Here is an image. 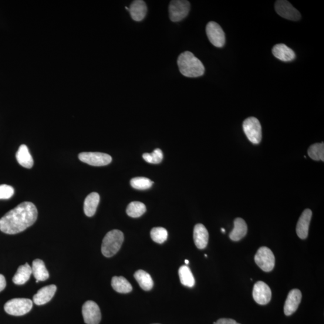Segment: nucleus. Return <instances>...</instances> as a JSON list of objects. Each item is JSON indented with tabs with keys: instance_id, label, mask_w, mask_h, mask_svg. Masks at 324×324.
I'll return each mask as SVG.
<instances>
[{
	"instance_id": "obj_10",
	"label": "nucleus",
	"mask_w": 324,
	"mask_h": 324,
	"mask_svg": "<svg viewBox=\"0 0 324 324\" xmlns=\"http://www.w3.org/2000/svg\"><path fill=\"white\" fill-rule=\"evenodd\" d=\"M83 315L87 324H99L102 318L99 306L93 301H87L83 306Z\"/></svg>"
},
{
	"instance_id": "obj_25",
	"label": "nucleus",
	"mask_w": 324,
	"mask_h": 324,
	"mask_svg": "<svg viewBox=\"0 0 324 324\" xmlns=\"http://www.w3.org/2000/svg\"><path fill=\"white\" fill-rule=\"evenodd\" d=\"M137 281L144 291H150L153 287V281L151 276L143 269L138 270L134 274Z\"/></svg>"
},
{
	"instance_id": "obj_12",
	"label": "nucleus",
	"mask_w": 324,
	"mask_h": 324,
	"mask_svg": "<svg viewBox=\"0 0 324 324\" xmlns=\"http://www.w3.org/2000/svg\"><path fill=\"white\" fill-rule=\"evenodd\" d=\"M253 297L255 301L260 305H265L272 299V291L265 283L256 282L253 289Z\"/></svg>"
},
{
	"instance_id": "obj_39",
	"label": "nucleus",
	"mask_w": 324,
	"mask_h": 324,
	"mask_svg": "<svg viewBox=\"0 0 324 324\" xmlns=\"http://www.w3.org/2000/svg\"><path fill=\"white\" fill-rule=\"evenodd\" d=\"M154 324H158V323H154Z\"/></svg>"
},
{
	"instance_id": "obj_19",
	"label": "nucleus",
	"mask_w": 324,
	"mask_h": 324,
	"mask_svg": "<svg viewBox=\"0 0 324 324\" xmlns=\"http://www.w3.org/2000/svg\"><path fill=\"white\" fill-rule=\"evenodd\" d=\"M32 269V274L36 279L37 283L39 281H45L49 278V272L42 260L39 259L34 260Z\"/></svg>"
},
{
	"instance_id": "obj_31",
	"label": "nucleus",
	"mask_w": 324,
	"mask_h": 324,
	"mask_svg": "<svg viewBox=\"0 0 324 324\" xmlns=\"http://www.w3.org/2000/svg\"><path fill=\"white\" fill-rule=\"evenodd\" d=\"M143 157L148 163L157 164L163 160L164 155L162 151L159 148H157L151 153H144Z\"/></svg>"
},
{
	"instance_id": "obj_4",
	"label": "nucleus",
	"mask_w": 324,
	"mask_h": 324,
	"mask_svg": "<svg viewBox=\"0 0 324 324\" xmlns=\"http://www.w3.org/2000/svg\"><path fill=\"white\" fill-rule=\"evenodd\" d=\"M33 308V302L28 299H13L5 304V310L13 316H22L29 313Z\"/></svg>"
},
{
	"instance_id": "obj_18",
	"label": "nucleus",
	"mask_w": 324,
	"mask_h": 324,
	"mask_svg": "<svg viewBox=\"0 0 324 324\" xmlns=\"http://www.w3.org/2000/svg\"><path fill=\"white\" fill-rule=\"evenodd\" d=\"M272 53L276 58L282 62H291L295 58V52L285 44H278L274 46L272 49Z\"/></svg>"
},
{
	"instance_id": "obj_23",
	"label": "nucleus",
	"mask_w": 324,
	"mask_h": 324,
	"mask_svg": "<svg viewBox=\"0 0 324 324\" xmlns=\"http://www.w3.org/2000/svg\"><path fill=\"white\" fill-rule=\"evenodd\" d=\"M32 275V267L28 263H26L25 264L19 266L16 274L13 276L12 281L16 285H23L29 281Z\"/></svg>"
},
{
	"instance_id": "obj_9",
	"label": "nucleus",
	"mask_w": 324,
	"mask_h": 324,
	"mask_svg": "<svg viewBox=\"0 0 324 324\" xmlns=\"http://www.w3.org/2000/svg\"><path fill=\"white\" fill-rule=\"evenodd\" d=\"M206 33L209 40L217 48H222L225 44V35L222 27L214 21L209 22L206 26Z\"/></svg>"
},
{
	"instance_id": "obj_20",
	"label": "nucleus",
	"mask_w": 324,
	"mask_h": 324,
	"mask_svg": "<svg viewBox=\"0 0 324 324\" xmlns=\"http://www.w3.org/2000/svg\"><path fill=\"white\" fill-rule=\"evenodd\" d=\"M99 202L100 196L96 192H93L87 196L84 201V210L88 217H92L95 214Z\"/></svg>"
},
{
	"instance_id": "obj_14",
	"label": "nucleus",
	"mask_w": 324,
	"mask_h": 324,
	"mask_svg": "<svg viewBox=\"0 0 324 324\" xmlns=\"http://www.w3.org/2000/svg\"><path fill=\"white\" fill-rule=\"evenodd\" d=\"M312 212L310 209H306L303 212L297 223L296 231L299 238L305 239L308 237L309 228L311 221Z\"/></svg>"
},
{
	"instance_id": "obj_5",
	"label": "nucleus",
	"mask_w": 324,
	"mask_h": 324,
	"mask_svg": "<svg viewBox=\"0 0 324 324\" xmlns=\"http://www.w3.org/2000/svg\"><path fill=\"white\" fill-rule=\"evenodd\" d=\"M242 127L246 137L252 143H260L262 140V128L259 121L256 118H248L243 122Z\"/></svg>"
},
{
	"instance_id": "obj_29",
	"label": "nucleus",
	"mask_w": 324,
	"mask_h": 324,
	"mask_svg": "<svg viewBox=\"0 0 324 324\" xmlns=\"http://www.w3.org/2000/svg\"><path fill=\"white\" fill-rule=\"evenodd\" d=\"M153 184V181L146 177H136L130 181L131 187L138 190H146L150 188Z\"/></svg>"
},
{
	"instance_id": "obj_37",
	"label": "nucleus",
	"mask_w": 324,
	"mask_h": 324,
	"mask_svg": "<svg viewBox=\"0 0 324 324\" xmlns=\"http://www.w3.org/2000/svg\"><path fill=\"white\" fill-rule=\"evenodd\" d=\"M126 8V9L128 11H129V8H128L127 7H126V8Z\"/></svg>"
},
{
	"instance_id": "obj_21",
	"label": "nucleus",
	"mask_w": 324,
	"mask_h": 324,
	"mask_svg": "<svg viewBox=\"0 0 324 324\" xmlns=\"http://www.w3.org/2000/svg\"><path fill=\"white\" fill-rule=\"evenodd\" d=\"M248 232V226L241 218H237L234 221V228L229 234L232 241H238L244 238Z\"/></svg>"
},
{
	"instance_id": "obj_38",
	"label": "nucleus",
	"mask_w": 324,
	"mask_h": 324,
	"mask_svg": "<svg viewBox=\"0 0 324 324\" xmlns=\"http://www.w3.org/2000/svg\"><path fill=\"white\" fill-rule=\"evenodd\" d=\"M215 323H216V322H213V324H215Z\"/></svg>"
},
{
	"instance_id": "obj_7",
	"label": "nucleus",
	"mask_w": 324,
	"mask_h": 324,
	"mask_svg": "<svg viewBox=\"0 0 324 324\" xmlns=\"http://www.w3.org/2000/svg\"><path fill=\"white\" fill-rule=\"evenodd\" d=\"M255 261L259 267L265 272H271L275 267V255L271 250L266 247L258 249L255 256Z\"/></svg>"
},
{
	"instance_id": "obj_8",
	"label": "nucleus",
	"mask_w": 324,
	"mask_h": 324,
	"mask_svg": "<svg viewBox=\"0 0 324 324\" xmlns=\"http://www.w3.org/2000/svg\"><path fill=\"white\" fill-rule=\"evenodd\" d=\"M78 157L84 163L94 167L106 166L112 161V157L109 154L99 152H83Z\"/></svg>"
},
{
	"instance_id": "obj_2",
	"label": "nucleus",
	"mask_w": 324,
	"mask_h": 324,
	"mask_svg": "<svg viewBox=\"0 0 324 324\" xmlns=\"http://www.w3.org/2000/svg\"><path fill=\"white\" fill-rule=\"evenodd\" d=\"M177 64L180 73L188 77H197L204 75L203 64L193 53L185 51L179 56Z\"/></svg>"
},
{
	"instance_id": "obj_13",
	"label": "nucleus",
	"mask_w": 324,
	"mask_h": 324,
	"mask_svg": "<svg viewBox=\"0 0 324 324\" xmlns=\"http://www.w3.org/2000/svg\"><path fill=\"white\" fill-rule=\"evenodd\" d=\"M302 292L299 289H293L289 292L284 305L285 315L290 316L296 312L302 301Z\"/></svg>"
},
{
	"instance_id": "obj_1",
	"label": "nucleus",
	"mask_w": 324,
	"mask_h": 324,
	"mask_svg": "<svg viewBox=\"0 0 324 324\" xmlns=\"http://www.w3.org/2000/svg\"><path fill=\"white\" fill-rule=\"evenodd\" d=\"M35 204L23 202L0 219V230L7 234H16L31 227L38 219Z\"/></svg>"
},
{
	"instance_id": "obj_26",
	"label": "nucleus",
	"mask_w": 324,
	"mask_h": 324,
	"mask_svg": "<svg viewBox=\"0 0 324 324\" xmlns=\"http://www.w3.org/2000/svg\"><path fill=\"white\" fill-rule=\"evenodd\" d=\"M181 284L192 288L195 284V280L190 268L186 265L181 266L178 270Z\"/></svg>"
},
{
	"instance_id": "obj_11",
	"label": "nucleus",
	"mask_w": 324,
	"mask_h": 324,
	"mask_svg": "<svg viewBox=\"0 0 324 324\" xmlns=\"http://www.w3.org/2000/svg\"><path fill=\"white\" fill-rule=\"evenodd\" d=\"M275 7L277 13L283 18L294 21L301 18L300 12L288 1L279 0L276 2Z\"/></svg>"
},
{
	"instance_id": "obj_16",
	"label": "nucleus",
	"mask_w": 324,
	"mask_h": 324,
	"mask_svg": "<svg viewBox=\"0 0 324 324\" xmlns=\"http://www.w3.org/2000/svg\"><path fill=\"white\" fill-rule=\"evenodd\" d=\"M129 12L131 18L134 21L140 22L143 21L146 16L147 13V7L146 3L143 0H135L130 6Z\"/></svg>"
},
{
	"instance_id": "obj_15",
	"label": "nucleus",
	"mask_w": 324,
	"mask_h": 324,
	"mask_svg": "<svg viewBox=\"0 0 324 324\" xmlns=\"http://www.w3.org/2000/svg\"><path fill=\"white\" fill-rule=\"evenodd\" d=\"M57 286L50 285L43 287L33 296V302L37 305H43L48 303L55 295Z\"/></svg>"
},
{
	"instance_id": "obj_22",
	"label": "nucleus",
	"mask_w": 324,
	"mask_h": 324,
	"mask_svg": "<svg viewBox=\"0 0 324 324\" xmlns=\"http://www.w3.org/2000/svg\"><path fill=\"white\" fill-rule=\"evenodd\" d=\"M16 160L21 166L30 169L33 167L34 160L28 147L25 145L19 147L16 154Z\"/></svg>"
},
{
	"instance_id": "obj_36",
	"label": "nucleus",
	"mask_w": 324,
	"mask_h": 324,
	"mask_svg": "<svg viewBox=\"0 0 324 324\" xmlns=\"http://www.w3.org/2000/svg\"><path fill=\"white\" fill-rule=\"evenodd\" d=\"M221 231H222V232H224V233H225V229H224V228H222V229H221Z\"/></svg>"
},
{
	"instance_id": "obj_30",
	"label": "nucleus",
	"mask_w": 324,
	"mask_h": 324,
	"mask_svg": "<svg viewBox=\"0 0 324 324\" xmlns=\"http://www.w3.org/2000/svg\"><path fill=\"white\" fill-rule=\"evenodd\" d=\"M150 234L152 239L158 244H162L168 238V231L166 229L162 227L152 229Z\"/></svg>"
},
{
	"instance_id": "obj_17",
	"label": "nucleus",
	"mask_w": 324,
	"mask_h": 324,
	"mask_svg": "<svg viewBox=\"0 0 324 324\" xmlns=\"http://www.w3.org/2000/svg\"><path fill=\"white\" fill-rule=\"evenodd\" d=\"M208 232L205 226L200 224L196 225L194 231V239L196 246L199 249H205L208 245Z\"/></svg>"
},
{
	"instance_id": "obj_27",
	"label": "nucleus",
	"mask_w": 324,
	"mask_h": 324,
	"mask_svg": "<svg viewBox=\"0 0 324 324\" xmlns=\"http://www.w3.org/2000/svg\"><path fill=\"white\" fill-rule=\"evenodd\" d=\"M146 210L147 208L144 204L141 202L134 201L128 205L126 212L130 217L137 218L143 215Z\"/></svg>"
},
{
	"instance_id": "obj_6",
	"label": "nucleus",
	"mask_w": 324,
	"mask_h": 324,
	"mask_svg": "<svg viewBox=\"0 0 324 324\" xmlns=\"http://www.w3.org/2000/svg\"><path fill=\"white\" fill-rule=\"evenodd\" d=\"M190 10V3L186 0H173L169 6L170 19L174 22H180L188 15Z\"/></svg>"
},
{
	"instance_id": "obj_33",
	"label": "nucleus",
	"mask_w": 324,
	"mask_h": 324,
	"mask_svg": "<svg viewBox=\"0 0 324 324\" xmlns=\"http://www.w3.org/2000/svg\"><path fill=\"white\" fill-rule=\"evenodd\" d=\"M215 324H240L232 319L222 318L219 319Z\"/></svg>"
},
{
	"instance_id": "obj_3",
	"label": "nucleus",
	"mask_w": 324,
	"mask_h": 324,
	"mask_svg": "<svg viewBox=\"0 0 324 324\" xmlns=\"http://www.w3.org/2000/svg\"><path fill=\"white\" fill-rule=\"evenodd\" d=\"M124 241L123 233L118 229L107 232L103 239L102 253L105 257L110 258L119 251Z\"/></svg>"
},
{
	"instance_id": "obj_32",
	"label": "nucleus",
	"mask_w": 324,
	"mask_h": 324,
	"mask_svg": "<svg viewBox=\"0 0 324 324\" xmlns=\"http://www.w3.org/2000/svg\"><path fill=\"white\" fill-rule=\"evenodd\" d=\"M14 188L7 184L0 185V200H9L14 194Z\"/></svg>"
},
{
	"instance_id": "obj_35",
	"label": "nucleus",
	"mask_w": 324,
	"mask_h": 324,
	"mask_svg": "<svg viewBox=\"0 0 324 324\" xmlns=\"http://www.w3.org/2000/svg\"><path fill=\"white\" fill-rule=\"evenodd\" d=\"M185 263L186 264H188L189 263V261H188V260H185Z\"/></svg>"
},
{
	"instance_id": "obj_24",
	"label": "nucleus",
	"mask_w": 324,
	"mask_h": 324,
	"mask_svg": "<svg viewBox=\"0 0 324 324\" xmlns=\"http://www.w3.org/2000/svg\"><path fill=\"white\" fill-rule=\"evenodd\" d=\"M111 285L115 291L121 293H127L132 291V286L126 278L122 276L113 277Z\"/></svg>"
},
{
	"instance_id": "obj_34",
	"label": "nucleus",
	"mask_w": 324,
	"mask_h": 324,
	"mask_svg": "<svg viewBox=\"0 0 324 324\" xmlns=\"http://www.w3.org/2000/svg\"><path fill=\"white\" fill-rule=\"evenodd\" d=\"M6 281L5 276L0 275V292L2 291L3 289L6 288Z\"/></svg>"
},
{
	"instance_id": "obj_28",
	"label": "nucleus",
	"mask_w": 324,
	"mask_h": 324,
	"mask_svg": "<svg viewBox=\"0 0 324 324\" xmlns=\"http://www.w3.org/2000/svg\"><path fill=\"white\" fill-rule=\"evenodd\" d=\"M308 154L314 160H324V144L316 143L310 146L308 150Z\"/></svg>"
}]
</instances>
